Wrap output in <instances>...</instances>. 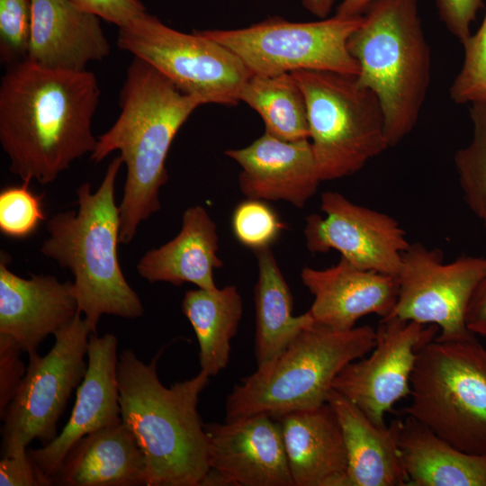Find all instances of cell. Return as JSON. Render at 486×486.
I'll return each mask as SVG.
<instances>
[{
  "mask_svg": "<svg viewBox=\"0 0 486 486\" xmlns=\"http://www.w3.org/2000/svg\"><path fill=\"white\" fill-rule=\"evenodd\" d=\"M101 91L87 69H49L29 59L7 66L0 84V143L9 170L52 183L97 143L92 122Z\"/></svg>",
  "mask_w": 486,
  "mask_h": 486,
  "instance_id": "1",
  "label": "cell"
},
{
  "mask_svg": "<svg viewBox=\"0 0 486 486\" xmlns=\"http://www.w3.org/2000/svg\"><path fill=\"white\" fill-rule=\"evenodd\" d=\"M203 103L181 91L147 61L133 58L120 93L121 113L97 138L91 160L120 151L127 168L120 210V242L129 244L139 225L161 208L167 182L166 159L182 125Z\"/></svg>",
  "mask_w": 486,
  "mask_h": 486,
  "instance_id": "2",
  "label": "cell"
},
{
  "mask_svg": "<svg viewBox=\"0 0 486 486\" xmlns=\"http://www.w3.org/2000/svg\"><path fill=\"white\" fill-rule=\"evenodd\" d=\"M157 356L145 364L131 349L118 358L117 383L122 423L133 434L147 469V486H201L210 471L207 436L197 410L210 376L166 387Z\"/></svg>",
  "mask_w": 486,
  "mask_h": 486,
  "instance_id": "3",
  "label": "cell"
},
{
  "mask_svg": "<svg viewBox=\"0 0 486 486\" xmlns=\"http://www.w3.org/2000/svg\"><path fill=\"white\" fill-rule=\"evenodd\" d=\"M123 160L109 164L99 188L83 183L76 189L78 212L54 214L47 221L49 238L40 252L70 270L78 309L92 333H97L103 314L137 319L144 308L126 281L118 258L120 210L115 203V180Z\"/></svg>",
  "mask_w": 486,
  "mask_h": 486,
  "instance_id": "4",
  "label": "cell"
},
{
  "mask_svg": "<svg viewBox=\"0 0 486 486\" xmlns=\"http://www.w3.org/2000/svg\"><path fill=\"white\" fill-rule=\"evenodd\" d=\"M363 15L347 47L358 64V83L381 104L391 148L418 122L430 84V48L419 0H373Z\"/></svg>",
  "mask_w": 486,
  "mask_h": 486,
  "instance_id": "5",
  "label": "cell"
},
{
  "mask_svg": "<svg viewBox=\"0 0 486 486\" xmlns=\"http://www.w3.org/2000/svg\"><path fill=\"white\" fill-rule=\"evenodd\" d=\"M375 342L376 329L367 325L338 330L315 322L234 387L225 403V421L261 413L277 418L323 405L338 374L367 356Z\"/></svg>",
  "mask_w": 486,
  "mask_h": 486,
  "instance_id": "6",
  "label": "cell"
},
{
  "mask_svg": "<svg viewBox=\"0 0 486 486\" xmlns=\"http://www.w3.org/2000/svg\"><path fill=\"white\" fill-rule=\"evenodd\" d=\"M403 412L459 449L486 454V347L475 335L418 350Z\"/></svg>",
  "mask_w": 486,
  "mask_h": 486,
  "instance_id": "7",
  "label": "cell"
},
{
  "mask_svg": "<svg viewBox=\"0 0 486 486\" xmlns=\"http://www.w3.org/2000/svg\"><path fill=\"white\" fill-rule=\"evenodd\" d=\"M292 74L305 96L309 140L321 182L354 175L390 148L381 104L356 76L316 70Z\"/></svg>",
  "mask_w": 486,
  "mask_h": 486,
  "instance_id": "8",
  "label": "cell"
},
{
  "mask_svg": "<svg viewBox=\"0 0 486 486\" xmlns=\"http://www.w3.org/2000/svg\"><path fill=\"white\" fill-rule=\"evenodd\" d=\"M364 15L291 22L279 16L238 29L202 30L205 36L232 51L251 76H274L300 70L357 76L356 60L347 43Z\"/></svg>",
  "mask_w": 486,
  "mask_h": 486,
  "instance_id": "9",
  "label": "cell"
},
{
  "mask_svg": "<svg viewBox=\"0 0 486 486\" xmlns=\"http://www.w3.org/2000/svg\"><path fill=\"white\" fill-rule=\"evenodd\" d=\"M116 43L203 104L237 105L251 76L232 51L201 31L186 33L175 30L148 12L119 28Z\"/></svg>",
  "mask_w": 486,
  "mask_h": 486,
  "instance_id": "10",
  "label": "cell"
},
{
  "mask_svg": "<svg viewBox=\"0 0 486 486\" xmlns=\"http://www.w3.org/2000/svg\"><path fill=\"white\" fill-rule=\"evenodd\" d=\"M91 333L78 311L54 335L55 342L47 355L28 354L26 373L1 415L2 457L27 452L35 439L44 446L57 436L58 421L87 369L85 356Z\"/></svg>",
  "mask_w": 486,
  "mask_h": 486,
  "instance_id": "11",
  "label": "cell"
},
{
  "mask_svg": "<svg viewBox=\"0 0 486 486\" xmlns=\"http://www.w3.org/2000/svg\"><path fill=\"white\" fill-rule=\"evenodd\" d=\"M485 274L486 257L461 256L445 263L440 249L410 243L397 275L398 299L388 317L436 326L439 339L473 335L467 328L466 314Z\"/></svg>",
  "mask_w": 486,
  "mask_h": 486,
  "instance_id": "12",
  "label": "cell"
},
{
  "mask_svg": "<svg viewBox=\"0 0 486 486\" xmlns=\"http://www.w3.org/2000/svg\"><path fill=\"white\" fill-rule=\"evenodd\" d=\"M438 328L395 317L381 319L372 351L351 362L336 377L333 390L355 403L374 423L410 393L419 348L436 337Z\"/></svg>",
  "mask_w": 486,
  "mask_h": 486,
  "instance_id": "13",
  "label": "cell"
},
{
  "mask_svg": "<svg viewBox=\"0 0 486 486\" xmlns=\"http://www.w3.org/2000/svg\"><path fill=\"white\" fill-rule=\"evenodd\" d=\"M320 210L325 217L310 214L306 218L309 251L335 249L358 268L397 277L410 243L395 219L331 191L321 194Z\"/></svg>",
  "mask_w": 486,
  "mask_h": 486,
  "instance_id": "14",
  "label": "cell"
},
{
  "mask_svg": "<svg viewBox=\"0 0 486 486\" xmlns=\"http://www.w3.org/2000/svg\"><path fill=\"white\" fill-rule=\"evenodd\" d=\"M210 469L237 486H293L278 420L256 414L204 424Z\"/></svg>",
  "mask_w": 486,
  "mask_h": 486,
  "instance_id": "15",
  "label": "cell"
},
{
  "mask_svg": "<svg viewBox=\"0 0 486 486\" xmlns=\"http://www.w3.org/2000/svg\"><path fill=\"white\" fill-rule=\"evenodd\" d=\"M117 338L91 333L87 369L77 387L70 418L50 443L27 453L37 468L52 480L67 454L82 437L122 422L117 383ZM53 482V481H52Z\"/></svg>",
  "mask_w": 486,
  "mask_h": 486,
  "instance_id": "16",
  "label": "cell"
},
{
  "mask_svg": "<svg viewBox=\"0 0 486 486\" xmlns=\"http://www.w3.org/2000/svg\"><path fill=\"white\" fill-rule=\"evenodd\" d=\"M9 261L1 251L0 334L11 337L30 354L80 310L72 281L61 283L53 275L33 274L22 278L9 270Z\"/></svg>",
  "mask_w": 486,
  "mask_h": 486,
  "instance_id": "17",
  "label": "cell"
},
{
  "mask_svg": "<svg viewBox=\"0 0 486 486\" xmlns=\"http://www.w3.org/2000/svg\"><path fill=\"white\" fill-rule=\"evenodd\" d=\"M241 168L247 198L284 201L302 208L321 182L310 140H284L266 132L250 145L225 151Z\"/></svg>",
  "mask_w": 486,
  "mask_h": 486,
  "instance_id": "18",
  "label": "cell"
},
{
  "mask_svg": "<svg viewBox=\"0 0 486 486\" xmlns=\"http://www.w3.org/2000/svg\"><path fill=\"white\" fill-rule=\"evenodd\" d=\"M301 279L313 296L309 311L315 322L338 330L355 328L369 314L388 317L399 294L397 277L358 268L343 257L326 269L304 267Z\"/></svg>",
  "mask_w": 486,
  "mask_h": 486,
  "instance_id": "19",
  "label": "cell"
},
{
  "mask_svg": "<svg viewBox=\"0 0 486 486\" xmlns=\"http://www.w3.org/2000/svg\"><path fill=\"white\" fill-rule=\"evenodd\" d=\"M32 30L28 58L53 70L80 72L102 61L110 44L100 17L71 0H31Z\"/></svg>",
  "mask_w": 486,
  "mask_h": 486,
  "instance_id": "20",
  "label": "cell"
},
{
  "mask_svg": "<svg viewBox=\"0 0 486 486\" xmlns=\"http://www.w3.org/2000/svg\"><path fill=\"white\" fill-rule=\"evenodd\" d=\"M278 420L293 486H348L342 429L328 402Z\"/></svg>",
  "mask_w": 486,
  "mask_h": 486,
  "instance_id": "21",
  "label": "cell"
},
{
  "mask_svg": "<svg viewBox=\"0 0 486 486\" xmlns=\"http://www.w3.org/2000/svg\"><path fill=\"white\" fill-rule=\"evenodd\" d=\"M328 402L339 421L347 455L348 486H407L398 446L400 418L374 423L355 403L332 390Z\"/></svg>",
  "mask_w": 486,
  "mask_h": 486,
  "instance_id": "22",
  "label": "cell"
},
{
  "mask_svg": "<svg viewBox=\"0 0 486 486\" xmlns=\"http://www.w3.org/2000/svg\"><path fill=\"white\" fill-rule=\"evenodd\" d=\"M215 222L202 206L187 208L180 232L158 248L147 251L137 265L139 274L149 283L166 282L176 286L190 283L214 290V269L222 266L219 258Z\"/></svg>",
  "mask_w": 486,
  "mask_h": 486,
  "instance_id": "23",
  "label": "cell"
},
{
  "mask_svg": "<svg viewBox=\"0 0 486 486\" xmlns=\"http://www.w3.org/2000/svg\"><path fill=\"white\" fill-rule=\"evenodd\" d=\"M61 486L147 485L143 454L122 422L78 440L52 478Z\"/></svg>",
  "mask_w": 486,
  "mask_h": 486,
  "instance_id": "24",
  "label": "cell"
},
{
  "mask_svg": "<svg viewBox=\"0 0 486 486\" xmlns=\"http://www.w3.org/2000/svg\"><path fill=\"white\" fill-rule=\"evenodd\" d=\"M398 446L407 486H486V454L464 452L410 416L400 421Z\"/></svg>",
  "mask_w": 486,
  "mask_h": 486,
  "instance_id": "25",
  "label": "cell"
},
{
  "mask_svg": "<svg viewBox=\"0 0 486 486\" xmlns=\"http://www.w3.org/2000/svg\"><path fill=\"white\" fill-rule=\"evenodd\" d=\"M255 253L258 266L255 286V353L258 367L274 360L315 320L309 310L292 315V295L271 249Z\"/></svg>",
  "mask_w": 486,
  "mask_h": 486,
  "instance_id": "26",
  "label": "cell"
},
{
  "mask_svg": "<svg viewBox=\"0 0 486 486\" xmlns=\"http://www.w3.org/2000/svg\"><path fill=\"white\" fill-rule=\"evenodd\" d=\"M182 310L199 344L201 371L215 376L230 361V341L243 314L242 297L235 285L221 289L198 288L184 293Z\"/></svg>",
  "mask_w": 486,
  "mask_h": 486,
  "instance_id": "27",
  "label": "cell"
},
{
  "mask_svg": "<svg viewBox=\"0 0 486 486\" xmlns=\"http://www.w3.org/2000/svg\"><path fill=\"white\" fill-rule=\"evenodd\" d=\"M239 101L259 114L270 135L290 141L309 140L305 96L292 73L251 76Z\"/></svg>",
  "mask_w": 486,
  "mask_h": 486,
  "instance_id": "28",
  "label": "cell"
},
{
  "mask_svg": "<svg viewBox=\"0 0 486 486\" xmlns=\"http://www.w3.org/2000/svg\"><path fill=\"white\" fill-rule=\"evenodd\" d=\"M469 112L472 140L454 159L464 199L486 228V104H472Z\"/></svg>",
  "mask_w": 486,
  "mask_h": 486,
  "instance_id": "29",
  "label": "cell"
},
{
  "mask_svg": "<svg viewBox=\"0 0 486 486\" xmlns=\"http://www.w3.org/2000/svg\"><path fill=\"white\" fill-rule=\"evenodd\" d=\"M285 229L286 225L266 201L247 198L232 212L234 237L254 251L270 248Z\"/></svg>",
  "mask_w": 486,
  "mask_h": 486,
  "instance_id": "30",
  "label": "cell"
},
{
  "mask_svg": "<svg viewBox=\"0 0 486 486\" xmlns=\"http://www.w3.org/2000/svg\"><path fill=\"white\" fill-rule=\"evenodd\" d=\"M463 45L464 63L450 87V98L457 104H486V13L478 31Z\"/></svg>",
  "mask_w": 486,
  "mask_h": 486,
  "instance_id": "31",
  "label": "cell"
},
{
  "mask_svg": "<svg viewBox=\"0 0 486 486\" xmlns=\"http://www.w3.org/2000/svg\"><path fill=\"white\" fill-rule=\"evenodd\" d=\"M41 196L29 188V184L4 187L0 192V231L12 238L32 235L45 220Z\"/></svg>",
  "mask_w": 486,
  "mask_h": 486,
  "instance_id": "32",
  "label": "cell"
},
{
  "mask_svg": "<svg viewBox=\"0 0 486 486\" xmlns=\"http://www.w3.org/2000/svg\"><path fill=\"white\" fill-rule=\"evenodd\" d=\"M31 0H0V60L6 67L28 58Z\"/></svg>",
  "mask_w": 486,
  "mask_h": 486,
  "instance_id": "33",
  "label": "cell"
},
{
  "mask_svg": "<svg viewBox=\"0 0 486 486\" xmlns=\"http://www.w3.org/2000/svg\"><path fill=\"white\" fill-rule=\"evenodd\" d=\"M23 351L11 337L0 334V416L12 400L27 367L22 361Z\"/></svg>",
  "mask_w": 486,
  "mask_h": 486,
  "instance_id": "34",
  "label": "cell"
},
{
  "mask_svg": "<svg viewBox=\"0 0 486 486\" xmlns=\"http://www.w3.org/2000/svg\"><path fill=\"white\" fill-rule=\"evenodd\" d=\"M439 19L462 44L471 36V24L483 7L482 0H435Z\"/></svg>",
  "mask_w": 486,
  "mask_h": 486,
  "instance_id": "35",
  "label": "cell"
},
{
  "mask_svg": "<svg viewBox=\"0 0 486 486\" xmlns=\"http://www.w3.org/2000/svg\"><path fill=\"white\" fill-rule=\"evenodd\" d=\"M1 486H49L50 478L40 472L27 452L0 461Z\"/></svg>",
  "mask_w": 486,
  "mask_h": 486,
  "instance_id": "36",
  "label": "cell"
},
{
  "mask_svg": "<svg viewBox=\"0 0 486 486\" xmlns=\"http://www.w3.org/2000/svg\"><path fill=\"white\" fill-rule=\"evenodd\" d=\"M80 8L94 14L119 28L129 25L147 10L140 0H71Z\"/></svg>",
  "mask_w": 486,
  "mask_h": 486,
  "instance_id": "37",
  "label": "cell"
},
{
  "mask_svg": "<svg viewBox=\"0 0 486 486\" xmlns=\"http://www.w3.org/2000/svg\"><path fill=\"white\" fill-rule=\"evenodd\" d=\"M468 329L486 339V274L473 292L466 314Z\"/></svg>",
  "mask_w": 486,
  "mask_h": 486,
  "instance_id": "38",
  "label": "cell"
},
{
  "mask_svg": "<svg viewBox=\"0 0 486 486\" xmlns=\"http://www.w3.org/2000/svg\"><path fill=\"white\" fill-rule=\"evenodd\" d=\"M373 0H342L337 7L336 14L340 16H360L364 14Z\"/></svg>",
  "mask_w": 486,
  "mask_h": 486,
  "instance_id": "39",
  "label": "cell"
},
{
  "mask_svg": "<svg viewBox=\"0 0 486 486\" xmlns=\"http://www.w3.org/2000/svg\"><path fill=\"white\" fill-rule=\"evenodd\" d=\"M336 0H302L303 7L319 19L328 17Z\"/></svg>",
  "mask_w": 486,
  "mask_h": 486,
  "instance_id": "40",
  "label": "cell"
}]
</instances>
